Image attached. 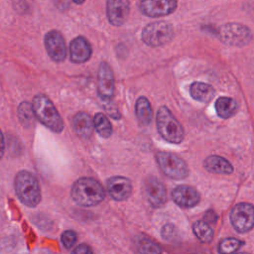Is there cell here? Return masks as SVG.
Returning <instances> with one entry per match:
<instances>
[{
    "label": "cell",
    "instance_id": "obj_10",
    "mask_svg": "<svg viewBox=\"0 0 254 254\" xmlns=\"http://www.w3.org/2000/svg\"><path fill=\"white\" fill-rule=\"evenodd\" d=\"M97 91L103 100H110L114 94V75L107 63H101L98 68Z\"/></svg>",
    "mask_w": 254,
    "mask_h": 254
},
{
    "label": "cell",
    "instance_id": "obj_20",
    "mask_svg": "<svg viewBox=\"0 0 254 254\" xmlns=\"http://www.w3.org/2000/svg\"><path fill=\"white\" fill-rule=\"evenodd\" d=\"M135 111H136V116L138 118V121L140 122L141 125H148L153 119V110L151 107V104L149 100L141 96L137 99L136 105H135Z\"/></svg>",
    "mask_w": 254,
    "mask_h": 254
},
{
    "label": "cell",
    "instance_id": "obj_17",
    "mask_svg": "<svg viewBox=\"0 0 254 254\" xmlns=\"http://www.w3.org/2000/svg\"><path fill=\"white\" fill-rule=\"evenodd\" d=\"M72 127L75 133L82 138H88L93 132V120L85 112H77L72 118Z\"/></svg>",
    "mask_w": 254,
    "mask_h": 254
},
{
    "label": "cell",
    "instance_id": "obj_24",
    "mask_svg": "<svg viewBox=\"0 0 254 254\" xmlns=\"http://www.w3.org/2000/svg\"><path fill=\"white\" fill-rule=\"evenodd\" d=\"M137 248L140 254H162V249L159 244L146 237L139 238Z\"/></svg>",
    "mask_w": 254,
    "mask_h": 254
},
{
    "label": "cell",
    "instance_id": "obj_27",
    "mask_svg": "<svg viewBox=\"0 0 254 254\" xmlns=\"http://www.w3.org/2000/svg\"><path fill=\"white\" fill-rule=\"evenodd\" d=\"M62 243L66 249H70L77 240V235L73 230H65L62 234Z\"/></svg>",
    "mask_w": 254,
    "mask_h": 254
},
{
    "label": "cell",
    "instance_id": "obj_8",
    "mask_svg": "<svg viewBox=\"0 0 254 254\" xmlns=\"http://www.w3.org/2000/svg\"><path fill=\"white\" fill-rule=\"evenodd\" d=\"M232 226L238 232H247L254 226V206L247 202L237 203L230 212Z\"/></svg>",
    "mask_w": 254,
    "mask_h": 254
},
{
    "label": "cell",
    "instance_id": "obj_26",
    "mask_svg": "<svg viewBox=\"0 0 254 254\" xmlns=\"http://www.w3.org/2000/svg\"><path fill=\"white\" fill-rule=\"evenodd\" d=\"M242 242L236 238H224L218 244V252L220 254H233L240 248Z\"/></svg>",
    "mask_w": 254,
    "mask_h": 254
},
{
    "label": "cell",
    "instance_id": "obj_21",
    "mask_svg": "<svg viewBox=\"0 0 254 254\" xmlns=\"http://www.w3.org/2000/svg\"><path fill=\"white\" fill-rule=\"evenodd\" d=\"M237 103L233 98L221 96L215 102V110L219 117L221 118H229L233 116L237 110Z\"/></svg>",
    "mask_w": 254,
    "mask_h": 254
},
{
    "label": "cell",
    "instance_id": "obj_31",
    "mask_svg": "<svg viewBox=\"0 0 254 254\" xmlns=\"http://www.w3.org/2000/svg\"><path fill=\"white\" fill-rule=\"evenodd\" d=\"M237 254H249V253H246V252H241V253H237Z\"/></svg>",
    "mask_w": 254,
    "mask_h": 254
},
{
    "label": "cell",
    "instance_id": "obj_16",
    "mask_svg": "<svg viewBox=\"0 0 254 254\" xmlns=\"http://www.w3.org/2000/svg\"><path fill=\"white\" fill-rule=\"evenodd\" d=\"M91 46L84 37H76L69 44L70 61L75 64H82L91 56Z\"/></svg>",
    "mask_w": 254,
    "mask_h": 254
},
{
    "label": "cell",
    "instance_id": "obj_30",
    "mask_svg": "<svg viewBox=\"0 0 254 254\" xmlns=\"http://www.w3.org/2000/svg\"><path fill=\"white\" fill-rule=\"evenodd\" d=\"M210 214H211V215H209V213H208V212H206V214H205V219H206L207 221L214 222V221L216 220V215H215V213H214L213 211H211V212H210Z\"/></svg>",
    "mask_w": 254,
    "mask_h": 254
},
{
    "label": "cell",
    "instance_id": "obj_28",
    "mask_svg": "<svg viewBox=\"0 0 254 254\" xmlns=\"http://www.w3.org/2000/svg\"><path fill=\"white\" fill-rule=\"evenodd\" d=\"M71 254H93L92 249L90 248L89 245L82 243L77 245L71 252Z\"/></svg>",
    "mask_w": 254,
    "mask_h": 254
},
{
    "label": "cell",
    "instance_id": "obj_22",
    "mask_svg": "<svg viewBox=\"0 0 254 254\" xmlns=\"http://www.w3.org/2000/svg\"><path fill=\"white\" fill-rule=\"evenodd\" d=\"M93 126L96 132L103 138H108L112 134V126L109 119L101 112L96 113L93 117Z\"/></svg>",
    "mask_w": 254,
    "mask_h": 254
},
{
    "label": "cell",
    "instance_id": "obj_12",
    "mask_svg": "<svg viewBox=\"0 0 254 254\" xmlns=\"http://www.w3.org/2000/svg\"><path fill=\"white\" fill-rule=\"evenodd\" d=\"M144 190L148 201L153 206L159 207L166 202V189L159 179L149 177L144 183Z\"/></svg>",
    "mask_w": 254,
    "mask_h": 254
},
{
    "label": "cell",
    "instance_id": "obj_25",
    "mask_svg": "<svg viewBox=\"0 0 254 254\" xmlns=\"http://www.w3.org/2000/svg\"><path fill=\"white\" fill-rule=\"evenodd\" d=\"M18 116L24 126L32 125L36 117L32 104L29 102H22L18 108Z\"/></svg>",
    "mask_w": 254,
    "mask_h": 254
},
{
    "label": "cell",
    "instance_id": "obj_3",
    "mask_svg": "<svg viewBox=\"0 0 254 254\" xmlns=\"http://www.w3.org/2000/svg\"><path fill=\"white\" fill-rule=\"evenodd\" d=\"M32 107L36 118L42 124L54 132L63 131L64 122L51 99L43 94H38L33 99Z\"/></svg>",
    "mask_w": 254,
    "mask_h": 254
},
{
    "label": "cell",
    "instance_id": "obj_1",
    "mask_svg": "<svg viewBox=\"0 0 254 254\" xmlns=\"http://www.w3.org/2000/svg\"><path fill=\"white\" fill-rule=\"evenodd\" d=\"M71 198L79 205L93 206L100 203L105 197L101 184L93 178H80L72 186Z\"/></svg>",
    "mask_w": 254,
    "mask_h": 254
},
{
    "label": "cell",
    "instance_id": "obj_7",
    "mask_svg": "<svg viewBox=\"0 0 254 254\" xmlns=\"http://www.w3.org/2000/svg\"><path fill=\"white\" fill-rule=\"evenodd\" d=\"M156 159L163 173L171 179L182 180L189 174L186 162L173 153L158 152L156 154Z\"/></svg>",
    "mask_w": 254,
    "mask_h": 254
},
{
    "label": "cell",
    "instance_id": "obj_11",
    "mask_svg": "<svg viewBox=\"0 0 254 254\" xmlns=\"http://www.w3.org/2000/svg\"><path fill=\"white\" fill-rule=\"evenodd\" d=\"M177 5L175 0H145L140 2V10L149 17H161L174 12Z\"/></svg>",
    "mask_w": 254,
    "mask_h": 254
},
{
    "label": "cell",
    "instance_id": "obj_5",
    "mask_svg": "<svg viewBox=\"0 0 254 254\" xmlns=\"http://www.w3.org/2000/svg\"><path fill=\"white\" fill-rule=\"evenodd\" d=\"M143 42L150 47H159L169 43L174 37V28L168 22H154L142 31Z\"/></svg>",
    "mask_w": 254,
    "mask_h": 254
},
{
    "label": "cell",
    "instance_id": "obj_14",
    "mask_svg": "<svg viewBox=\"0 0 254 254\" xmlns=\"http://www.w3.org/2000/svg\"><path fill=\"white\" fill-rule=\"evenodd\" d=\"M109 195L115 200H125L132 192L131 182L124 177L115 176L108 179L106 183Z\"/></svg>",
    "mask_w": 254,
    "mask_h": 254
},
{
    "label": "cell",
    "instance_id": "obj_2",
    "mask_svg": "<svg viewBox=\"0 0 254 254\" xmlns=\"http://www.w3.org/2000/svg\"><path fill=\"white\" fill-rule=\"evenodd\" d=\"M15 191L27 206L34 207L41 201V188L37 178L28 171H20L14 180Z\"/></svg>",
    "mask_w": 254,
    "mask_h": 254
},
{
    "label": "cell",
    "instance_id": "obj_6",
    "mask_svg": "<svg viewBox=\"0 0 254 254\" xmlns=\"http://www.w3.org/2000/svg\"><path fill=\"white\" fill-rule=\"evenodd\" d=\"M220 41L231 47L246 46L252 39L251 31L245 25L238 23H228L220 27L218 32Z\"/></svg>",
    "mask_w": 254,
    "mask_h": 254
},
{
    "label": "cell",
    "instance_id": "obj_18",
    "mask_svg": "<svg viewBox=\"0 0 254 254\" xmlns=\"http://www.w3.org/2000/svg\"><path fill=\"white\" fill-rule=\"evenodd\" d=\"M204 169L212 174L229 175L233 172L232 165L224 158L216 155L207 157L203 162Z\"/></svg>",
    "mask_w": 254,
    "mask_h": 254
},
{
    "label": "cell",
    "instance_id": "obj_13",
    "mask_svg": "<svg viewBox=\"0 0 254 254\" xmlns=\"http://www.w3.org/2000/svg\"><path fill=\"white\" fill-rule=\"evenodd\" d=\"M107 18L113 26L123 25L129 15V1L109 0L106 3Z\"/></svg>",
    "mask_w": 254,
    "mask_h": 254
},
{
    "label": "cell",
    "instance_id": "obj_4",
    "mask_svg": "<svg viewBox=\"0 0 254 254\" xmlns=\"http://www.w3.org/2000/svg\"><path fill=\"white\" fill-rule=\"evenodd\" d=\"M156 123L158 132L166 141L174 144H179L183 141L185 136L184 129L166 106L160 107L157 111Z\"/></svg>",
    "mask_w": 254,
    "mask_h": 254
},
{
    "label": "cell",
    "instance_id": "obj_23",
    "mask_svg": "<svg viewBox=\"0 0 254 254\" xmlns=\"http://www.w3.org/2000/svg\"><path fill=\"white\" fill-rule=\"evenodd\" d=\"M192 230L195 236L204 243H208L213 238V230L209 224L203 220H197L192 225Z\"/></svg>",
    "mask_w": 254,
    "mask_h": 254
},
{
    "label": "cell",
    "instance_id": "obj_15",
    "mask_svg": "<svg viewBox=\"0 0 254 254\" xmlns=\"http://www.w3.org/2000/svg\"><path fill=\"white\" fill-rule=\"evenodd\" d=\"M174 201L182 207H192L199 202L200 196L198 191L187 185H181L174 189L172 191Z\"/></svg>",
    "mask_w": 254,
    "mask_h": 254
},
{
    "label": "cell",
    "instance_id": "obj_29",
    "mask_svg": "<svg viewBox=\"0 0 254 254\" xmlns=\"http://www.w3.org/2000/svg\"><path fill=\"white\" fill-rule=\"evenodd\" d=\"M4 148H5V142H4V136L0 130V159L2 158L4 154Z\"/></svg>",
    "mask_w": 254,
    "mask_h": 254
},
{
    "label": "cell",
    "instance_id": "obj_9",
    "mask_svg": "<svg viewBox=\"0 0 254 254\" xmlns=\"http://www.w3.org/2000/svg\"><path fill=\"white\" fill-rule=\"evenodd\" d=\"M44 44L50 58L55 62H63L66 57L64 38L59 31H50L45 35Z\"/></svg>",
    "mask_w": 254,
    "mask_h": 254
},
{
    "label": "cell",
    "instance_id": "obj_19",
    "mask_svg": "<svg viewBox=\"0 0 254 254\" xmlns=\"http://www.w3.org/2000/svg\"><path fill=\"white\" fill-rule=\"evenodd\" d=\"M190 93L193 99L196 101L202 102V103H207L209 102L213 96H214V89L211 85L204 83V82H199L195 81L191 83L190 87Z\"/></svg>",
    "mask_w": 254,
    "mask_h": 254
}]
</instances>
